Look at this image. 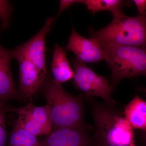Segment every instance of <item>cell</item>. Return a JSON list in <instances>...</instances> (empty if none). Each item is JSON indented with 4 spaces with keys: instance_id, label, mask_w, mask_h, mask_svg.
Masks as SVG:
<instances>
[{
    "instance_id": "obj_1",
    "label": "cell",
    "mask_w": 146,
    "mask_h": 146,
    "mask_svg": "<svg viewBox=\"0 0 146 146\" xmlns=\"http://www.w3.org/2000/svg\"><path fill=\"white\" fill-rule=\"evenodd\" d=\"M41 88L49 106L52 131L61 128L88 129L84 120V97L69 94L61 84L48 76Z\"/></svg>"
},
{
    "instance_id": "obj_2",
    "label": "cell",
    "mask_w": 146,
    "mask_h": 146,
    "mask_svg": "<svg viewBox=\"0 0 146 146\" xmlns=\"http://www.w3.org/2000/svg\"><path fill=\"white\" fill-rule=\"evenodd\" d=\"M114 107L95 104L92 113L96 146H135L133 128Z\"/></svg>"
},
{
    "instance_id": "obj_3",
    "label": "cell",
    "mask_w": 146,
    "mask_h": 146,
    "mask_svg": "<svg viewBox=\"0 0 146 146\" xmlns=\"http://www.w3.org/2000/svg\"><path fill=\"white\" fill-rule=\"evenodd\" d=\"M89 36L100 44L146 47V18L123 13L100 30L91 28Z\"/></svg>"
},
{
    "instance_id": "obj_4",
    "label": "cell",
    "mask_w": 146,
    "mask_h": 146,
    "mask_svg": "<svg viewBox=\"0 0 146 146\" xmlns=\"http://www.w3.org/2000/svg\"><path fill=\"white\" fill-rule=\"evenodd\" d=\"M100 45L112 70L113 87L123 79L146 75V47Z\"/></svg>"
},
{
    "instance_id": "obj_5",
    "label": "cell",
    "mask_w": 146,
    "mask_h": 146,
    "mask_svg": "<svg viewBox=\"0 0 146 146\" xmlns=\"http://www.w3.org/2000/svg\"><path fill=\"white\" fill-rule=\"evenodd\" d=\"M74 68V84L76 89L87 96L101 98L106 104L115 107L116 102L111 94L114 87L110 85L107 77L99 75L89 68L85 63L76 58L72 59Z\"/></svg>"
},
{
    "instance_id": "obj_6",
    "label": "cell",
    "mask_w": 146,
    "mask_h": 146,
    "mask_svg": "<svg viewBox=\"0 0 146 146\" xmlns=\"http://www.w3.org/2000/svg\"><path fill=\"white\" fill-rule=\"evenodd\" d=\"M9 112L16 113V121L24 129L36 136H47L52 131V122L49 106H35L30 102L19 108L9 106Z\"/></svg>"
},
{
    "instance_id": "obj_7",
    "label": "cell",
    "mask_w": 146,
    "mask_h": 146,
    "mask_svg": "<svg viewBox=\"0 0 146 146\" xmlns=\"http://www.w3.org/2000/svg\"><path fill=\"white\" fill-rule=\"evenodd\" d=\"M12 50L13 58L19 65L18 100L32 102L33 97L41 89L48 76L42 74L28 58L20 46Z\"/></svg>"
},
{
    "instance_id": "obj_8",
    "label": "cell",
    "mask_w": 146,
    "mask_h": 146,
    "mask_svg": "<svg viewBox=\"0 0 146 146\" xmlns=\"http://www.w3.org/2000/svg\"><path fill=\"white\" fill-rule=\"evenodd\" d=\"M54 18H47L44 25L32 38L20 45L28 58L44 75L48 76L46 62V36L51 30Z\"/></svg>"
},
{
    "instance_id": "obj_9",
    "label": "cell",
    "mask_w": 146,
    "mask_h": 146,
    "mask_svg": "<svg viewBox=\"0 0 146 146\" xmlns=\"http://www.w3.org/2000/svg\"><path fill=\"white\" fill-rule=\"evenodd\" d=\"M65 49L74 53L76 59L83 63H94L105 60L104 53L99 43L93 38L87 39L81 36L73 27Z\"/></svg>"
},
{
    "instance_id": "obj_10",
    "label": "cell",
    "mask_w": 146,
    "mask_h": 146,
    "mask_svg": "<svg viewBox=\"0 0 146 146\" xmlns=\"http://www.w3.org/2000/svg\"><path fill=\"white\" fill-rule=\"evenodd\" d=\"M41 146H93L88 129L61 128L52 131L41 142Z\"/></svg>"
},
{
    "instance_id": "obj_11",
    "label": "cell",
    "mask_w": 146,
    "mask_h": 146,
    "mask_svg": "<svg viewBox=\"0 0 146 146\" xmlns=\"http://www.w3.org/2000/svg\"><path fill=\"white\" fill-rule=\"evenodd\" d=\"M12 50L6 48L0 44V104L18 100V91L13 81L11 70Z\"/></svg>"
},
{
    "instance_id": "obj_12",
    "label": "cell",
    "mask_w": 146,
    "mask_h": 146,
    "mask_svg": "<svg viewBox=\"0 0 146 146\" xmlns=\"http://www.w3.org/2000/svg\"><path fill=\"white\" fill-rule=\"evenodd\" d=\"M51 71L54 80L61 84L74 78V70L67 58L66 50L57 44L54 49Z\"/></svg>"
},
{
    "instance_id": "obj_13",
    "label": "cell",
    "mask_w": 146,
    "mask_h": 146,
    "mask_svg": "<svg viewBox=\"0 0 146 146\" xmlns=\"http://www.w3.org/2000/svg\"><path fill=\"white\" fill-rule=\"evenodd\" d=\"M124 115L133 128L146 132V101L136 95L125 106Z\"/></svg>"
},
{
    "instance_id": "obj_14",
    "label": "cell",
    "mask_w": 146,
    "mask_h": 146,
    "mask_svg": "<svg viewBox=\"0 0 146 146\" xmlns=\"http://www.w3.org/2000/svg\"><path fill=\"white\" fill-rule=\"evenodd\" d=\"M125 1L121 0H79V3L83 4L93 14L103 11H111L113 17L123 13L121 10Z\"/></svg>"
},
{
    "instance_id": "obj_15",
    "label": "cell",
    "mask_w": 146,
    "mask_h": 146,
    "mask_svg": "<svg viewBox=\"0 0 146 146\" xmlns=\"http://www.w3.org/2000/svg\"><path fill=\"white\" fill-rule=\"evenodd\" d=\"M10 133L9 146H41L36 136L24 129L15 120Z\"/></svg>"
},
{
    "instance_id": "obj_16",
    "label": "cell",
    "mask_w": 146,
    "mask_h": 146,
    "mask_svg": "<svg viewBox=\"0 0 146 146\" xmlns=\"http://www.w3.org/2000/svg\"><path fill=\"white\" fill-rule=\"evenodd\" d=\"M13 6L9 1L0 0V20L1 31L5 30L10 27L11 14L13 12Z\"/></svg>"
},
{
    "instance_id": "obj_17",
    "label": "cell",
    "mask_w": 146,
    "mask_h": 146,
    "mask_svg": "<svg viewBox=\"0 0 146 146\" xmlns=\"http://www.w3.org/2000/svg\"><path fill=\"white\" fill-rule=\"evenodd\" d=\"M9 107V105L0 104V146H5L7 141L5 117Z\"/></svg>"
},
{
    "instance_id": "obj_18",
    "label": "cell",
    "mask_w": 146,
    "mask_h": 146,
    "mask_svg": "<svg viewBox=\"0 0 146 146\" xmlns=\"http://www.w3.org/2000/svg\"><path fill=\"white\" fill-rule=\"evenodd\" d=\"M79 0H61L60 1L59 10L56 16L54 18V21L64 10L69 8L70 6L74 4L79 3Z\"/></svg>"
},
{
    "instance_id": "obj_19",
    "label": "cell",
    "mask_w": 146,
    "mask_h": 146,
    "mask_svg": "<svg viewBox=\"0 0 146 146\" xmlns=\"http://www.w3.org/2000/svg\"><path fill=\"white\" fill-rule=\"evenodd\" d=\"M138 11V16L146 18V0H133Z\"/></svg>"
},
{
    "instance_id": "obj_20",
    "label": "cell",
    "mask_w": 146,
    "mask_h": 146,
    "mask_svg": "<svg viewBox=\"0 0 146 146\" xmlns=\"http://www.w3.org/2000/svg\"><path fill=\"white\" fill-rule=\"evenodd\" d=\"M141 91L143 92L146 95V89H145V88H142V89H141Z\"/></svg>"
},
{
    "instance_id": "obj_21",
    "label": "cell",
    "mask_w": 146,
    "mask_h": 146,
    "mask_svg": "<svg viewBox=\"0 0 146 146\" xmlns=\"http://www.w3.org/2000/svg\"><path fill=\"white\" fill-rule=\"evenodd\" d=\"M145 141L146 142V132L145 133Z\"/></svg>"
},
{
    "instance_id": "obj_22",
    "label": "cell",
    "mask_w": 146,
    "mask_h": 146,
    "mask_svg": "<svg viewBox=\"0 0 146 146\" xmlns=\"http://www.w3.org/2000/svg\"><path fill=\"white\" fill-rule=\"evenodd\" d=\"M96 146V145H95V144H94V146Z\"/></svg>"
}]
</instances>
